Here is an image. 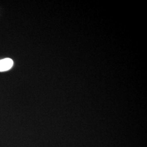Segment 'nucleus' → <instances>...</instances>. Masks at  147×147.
Instances as JSON below:
<instances>
[{
    "label": "nucleus",
    "instance_id": "f257e3e1",
    "mask_svg": "<svg viewBox=\"0 0 147 147\" xmlns=\"http://www.w3.org/2000/svg\"><path fill=\"white\" fill-rule=\"evenodd\" d=\"M13 65V61L11 58H5L0 60V72L9 70Z\"/></svg>",
    "mask_w": 147,
    "mask_h": 147
}]
</instances>
